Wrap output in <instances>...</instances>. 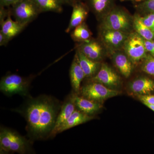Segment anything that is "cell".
<instances>
[{
	"mask_svg": "<svg viewBox=\"0 0 154 154\" xmlns=\"http://www.w3.org/2000/svg\"><path fill=\"white\" fill-rule=\"evenodd\" d=\"M120 92L108 88L101 83L89 82L81 87L79 95L96 102L102 103L105 100L119 95Z\"/></svg>",
	"mask_w": 154,
	"mask_h": 154,
	"instance_id": "8992f818",
	"label": "cell"
},
{
	"mask_svg": "<svg viewBox=\"0 0 154 154\" xmlns=\"http://www.w3.org/2000/svg\"><path fill=\"white\" fill-rule=\"evenodd\" d=\"M72 96L76 108L83 113L94 116L102 108V103L87 99L73 91Z\"/></svg>",
	"mask_w": 154,
	"mask_h": 154,
	"instance_id": "7c38bea8",
	"label": "cell"
},
{
	"mask_svg": "<svg viewBox=\"0 0 154 154\" xmlns=\"http://www.w3.org/2000/svg\"><path fill=\"white\" fill-rule=\"evenodd\" d=\"M60 1L63 5H69L72 6L75 3L81 2V0H60Z\"/></svg>",
	"mask_w": 154,
	"mask_h": 154,
	"instance_id": "1f68e13d",
	"label": "cell"
},
{
	"mask_svg": "<svg viewBox=\"0 0 154 154\" xmlns=\"http://www.w3.org/2000/svg\"><path fill=\"white\" fill-rule=\"evenodd\" d=\"M21 0H0V6L8 7L13 5Z\"/></svg>",
	"mask_w": 154,
	"mask_h": 154,
	"instance_id": "f546056e",
	"label": "cell"
},
{
	"mask_svg": "<svg viewBox=\"0 0 154 154\" xmlns=\"http://www.w3.org/2000/svg\"><path fill=\"white\" fill-rule=\"evenodd\" d=\"M77 49L91 60L100 62L104 55V45L101 41L91 38L77 45Z\"/></svg>",
	"mask_w": 154,
	"mask_h": 154,
	"instance_id": "30bf717a",
	"label": "cell"
},
{
	"mask_svg": "<svg viewBox=\"0 0 154 154\" xmlns=\"http://www.w3.org/2000/svg\"><path fill=\"white\" fill-rule=\"evenodd\" d=\"M62 103L49 95L31 96L20 107L12 110L25 118L26 130L30 140H44L49 138Z\"/></svg>",
	"mask_w": 154,
	"mask_h": 154,
	"instance_id": "6da1fadb",
	"label": "cell"
},
{
	"mask_svg": "<svg viewBox=\"0 0 154 154\" xmlns=\"http://www.w3.org/2000/svg\"><path fill=\"white\" fill-rule=\"evenodd\" d=\"M69 74L73 91L76 94H79L81 83L85 78V75L80 66L76 53L71 66Z\"/></svg>",
	"mask_w": 154,
	"mask_h": 154,
	"instance_id": "2e32d148",
	"label": "cell"
},
{
	"mask_svg": "<svg viewBox=\"0 0 154 154\" xmlns=\"http://www.w3.org/2000/svg\"><path fill=\"white\" fill-rule=\"evenodd\" d=\"M5 7L0 6V23L5 20L10 12V10L5 9Z\"/></svg>",
	"mask_w": 154,
	"mask_h": 154,
	"instance_id": "f1b7e54d",
	"label": "cell"
},
{
	"mask_svg": "<svg viewBox=\"0 0 154 154\" xmlns=\"http://www.w3.org/2000/svg\"><path fill=\"white\" fill-rule=\"evenodd\" d=\"M145 45L147 52L154 57V40H148L144 39Z\"/></svg>",
	"mask_w": 154,
	"mask_h": 154,
	"instance_id": "83f0119b",
	"label": "cell"
},
{
	"mask_svg": "<svg viewBox=\"0 0 154 154\" xmlns=\"http://www.w3.org/2000/svg\"><path fill=\"white\" fill-rule=\"evenodd\" d=\"M139 3L136 7L140 12L147 14L154 13V0H147Z\"/></svg>",
	"mask_w": 154,
	"mask_h": 154,
	"instance_id": "d4e9b609",
	"label": "cell"
},
{
	"mask_svg": "<svg viewBox=\"0 0 154 154\" xmlns=\"http://www.w3.org/2000/svg\"><path fill=\"white\" fill-rule=\"evenodd\" d=\"M133 28V17L124 9L113 7L102 17L100 29L118 30L130 33Z\"/></svg>",
	"mask_w": 154,
	"mask_h": 154,
	"instance_id": "3957f363",
	"label": "cell"
},
{
	"mask_svg": "<svg viewBox=\"0 0 154 154\" xmlns=\"http://www.w3.org/2000/svg\"><path fill=\"white\" fill-rule=\"evenodd\" d=\"M10 11L15 20L26 26L41 13L32 0H21L12 5Z\"/></svg>",
	"mask_w": 154,
	"mask_h": 154,
	"instance_id": "5b68a950",
	"label": "cell"
},
{
	"mask_svg": "<svg viewBox=\"0 0 154 154\" xmlns=\"http://www.w3.org/2000/svg\"><path fill=\"white\" fill-rule=\"evenodd\" d=\"M88 7L98 17H103L113 8L114 0H88Z\"/></svg>",
	"mask_w": 154,
	"mask_h": 154,
	"instance_id": "ffe728a7",
	"label": "cell"
},
{
	"mask_svg": "<svg viewBox=\"0 0 154 154\" xmlns=\"http://www.w3.org/2000/svg\"><path fill=\"white\" fill-rule=\"evenodd\" d=\"M136 0H121V2H124V1H135V2Z\"/></svg>",
	"mask_w": 154,
	"mask_h": 154,
	"instance_id": "e575fe53",
	"label": "cell"
},
{
	"mask_svg": "<svg viewBox=\"0 0 154 154\" xmlns=\"http://www.w3.org/2000/svg\"><path fill=\"white\" fill-rule=\"evenodd\" d=\"M147 1V0H136L135 2H143V1Z\"/></svg>",
	"mask_w": 154,
	"mask_h": 154,
	"instance_id": "836d02e7",
	"label": "cell"
},
{
	"mask_svg": "<svg viewBox=\"0 0 154 154\" xmlns=\"http://www.w3.org/2000/svg\"><path fill=\"white\" fill-rule=\"evenodd\" d=\"M90 82L101 83L109 88L118 87L120 79L115 71L105 63H102L99 71L94 76L88 79Z\"/></svg>",
	"mask_w": 154,
	"mask_h": 154,
	"instance_id": "9c48e42d",
	"label": "cell"
},
{
	"mask_svg": "<svg viewBox=\"0 0 154 154\" xmlns=\"http://www.w3.org/2000/svg\"><path fill=\"white\" fill-rule=\"evenodd\" d=\"M10 41L5 34L0 31V46H6Z\"/></svg>",
	"mask_w": 154,
	"mask_h": 154,
	"instance_id": "4dcf8cb0",
	"label": "cell"
},
{
	"mask_svg": "<svg viewBox=\"0 0 154 154\" xmlns=\"http://www.w3.org/2000/svg\"><path fill=\"white\" fill-rule=\"evenodd\" d=\"M138 98L144 104H149L150 105H154V95H139Z\"/></svg>",
	"mask_w": 154,
	"mask_h": 154,
	"instance_id": "4316f807",
	"label": "cell"
},
{
	"mask_svg": "<svg viewBox=\"0 0 154 154\" xmlns=\"http://www.w3.org/2000/svg\"><path fill=\"white\" fill-rule=\"evenodd\" d=\"M94 116L88 115L76 108L73 113H72L67 120L57 130L53 136L52 138L58 134L63 132L65 131L74 127L77 125L85 123L94 119Z\"/></svg>",
	"mask_w": 154,
	"mask_h": 154,
	"instance_id": "5bb4252c",
	"label": "cell"
},
{
	"mask_svg": "<svg viewBox=\"0 0 154 154\" xmlns=\"http://www.w3.org/2000/svg\"><path fill=\"white\" fill-rule=\"evenodd\" d=\"M11 16L10 10L8 15L5 20L0 23V31H2L10 40L21 33L26 27L25 25H22L16 20H13L11 18Z\"/></svg>",
	"mask_w": 154,
	"mask_h": 154,
	"instance_id": "ac0fdd59",
	"label": "cell"
},
{
	"mask_svg": "<svg viewBox=\"0 0 154 154\" xmlns=\"http://www.w3.org/2000/svg\"><path fill=\"white\" fill-rule=\"evenodd\" d=\"M133 28L145 40H154V32L144 24L140 15L136 14L133 17Z\"/></svg>",
	"mask_w": 154,
	"mask_h": 154,
	"instance_id": "7402d4cb",
	"label": "cell"
},
{
	"mask_svg": "<svg viewBox=\"0 0 154 154\" xmlns=\"http://www.w3.org/2000/svg\"><path fill=\"white\" fill-rule=\"evenodd\" d=\"M141 18L144 24L154 32V13L148 14Z\"/></svg>",
	"mask_w": 154,
	"mask_h": 154,
	"instance_id": "484cf974",
	"label": "cell"
},
{
	"mask_svg": "<svg viewBox=\"0 0 154 154\" xmlns=\"http://www.w3.org/2000/svg\"><path fill=\"white\" fill-rule=\"evenodd\" d=\"M71 37L74 41L81 43L91 39L92 33L85 22H84L72 30Z\"/></svg>",
	"mask_w": 154,
	"mask_h": 154,
	"instance_id": "603a6c76",
	"label": "cell"
},
{
	"mask_svg": "<svg viewBox=\"0 0 154 154\" xmlns=\"http://www.w3.org/2000/svg\"><path fill=\"white\" fill-rule=\"evenodd\" d=\"M129 33L118 30L101 29L100 41L110 50H119L123 48Z\"/></svg>",
	"mask_w": 154,
	"mask_h": 154,
	"instance_id": "ba28073f",
	"label": "cell"
},
{
	"mask_svg": "<svg viewBox=\"0 0 154 154\" xmlns=\"http://www.w3.org/2000/svg\"><path fill=\"white\" fill-rule=\"evenodd\" d=\"M33 77H24L16 74H10L3 77L0 82V91L6 96L21 95L28 98L29 88Z\"/></svg>",
	"mask_w": 154,
	"mask_h": 154,
	"instance_id": "277c9868",
	"label": "cell"
},
{
	"mask_svg": "<svg viewBox=\"0 0 154 154\" xmlns=\"http://www.w3.org/2000/svg\"><path fill=\"white\" fill-rule=\"evenodd\" d=\"M141 66L143 71L154 77V57L151 55L148 56L144 59Z\"/></svg>",
	"mask_w": 154,
	"mask_h": 154,
	"instance_id": "cb8c5ba5",
	"label": "cell"
},
{
	"mask_svg": "<svg viewBox=\"0 0 154 154\" xmlns=\"http://www.w3.org/2000/svg\"><path fill=\"white\" fill-rule=\"evenodd\" d=\"M72 7V12L70 20L65 30L67 33H69L77 26L85 22L89 14V8L88 5L82 2H78Z\"/></svg>",
	"mask_w": 154,
	"mask_h": 154,
	"instance_id": "8fae6325",
	"label": "cell"
},
{
	"mask_svg": "<svg viewBox=\"0 0 154 154\" xmlns=\"http://www.w3.org/2000/svg\"><path fill=\"white\" fill-rule=\"evenodd\" d=\"M32 141L22 136L16 131L1 127L0 152L1 154L17 152L21 154L33 153Z\"/></svg>",
	"mask_w": 154,
	"mask_h": 154,
	"instance_id": "7a4b0ae2",
	"label": "cell"
},
{
	"mask_svg": "<svg viewBox=\"0 0 154 154\" xmlns=\"http://www.w3.org/2000/svg\"><path fill=\"white\" fill-rule=\"evenodd\" d=\"M75 109L76 107L74 102L72 92L67 96L64 101L63 102L60 111L57 118L55 126L49 138H52L53 136L57 130L67 120Z\"/></svg>",
	"mask_w": 154,
	"mask_h": 154,
	"instance_id": "4fadbf2b",
	"label": "cell"
},
{
	"mask_svg": "<svg viewBox=\"0 0 154 154\" xmlns=\"http://www.w3.org/2000/svg\"><path fill=\"white\" fill-rule=\"evenodd\" d=\"M122 48L133 64L137 63L148 56L144 39L136 32L129 33Z\"/></svg>",
	"mask_w": 154,
	"mask_h": 154,
	"instance_id": "52a82bcc",
	"label": "cell"
},
{
	"mask_svg": "<svg viewBox=\"0 0 154 154\" xmlns=\"http://www.w3.org/2000/svg\"><path fill=\"white\" fill-rule=\"evenodd\" d=\"M112 59L116 67L125 78H128L132 71V62L125 53L119 50L113 51Z\"/></svg>",
	"mask_w": 154,
	"mask_h": 154,
	"instance_id": "e0dca14e",
	"label": "cell"
},
{
	"mask_svg": "<svg viewBox=\"0 0 154 154\" xmlns=\"http://www.w3.org/2000/svg\"><path fill=\"white\" fill-rule=\"evenodd\" d=\"M129 91L139 95H149L154 92V81L146 77H140L130 84Z\"/></svg>",
	"mask_w": 154,
	"mask_h": 154,
	"instance_id": "9a60e30c",
	"label": "cell"
},
{
	"mask_svg": "<svg viewBox=\"0 0 154 154\" xmlns=\"http://www.w3.org/2000/svg\"><path fill=\"white\" fill-rule=\"evenodd\" d=\"M80 66L85 75V78L89 79L94 76L99 71L101 66L100 62L91 60L76 49V52Z\"/></svg>",
	"mask_w": 154,
	"mask_h": 154,
	"instance_id": "d6986e66",
	"label": "cell"
},
{
	"mask_svg": "<svg viewBox=\"0 0 154 154\" xmlns=\"http://www.w3.org/2000/svg\"><path fill=\"white\" fill-rule=\"evenodd\" d=\"M144 105L148 107L149 109H150L151 110H152L154 112V105H149V104H144Z\"/></svg>",
	"mask_w": 154,
	"mask_h": 154,
	"instance_id": "d6a6232c",
	"label": "cell"
},
{
	"mask_svg": "<svg viewBox=\"0 0 154 154\" xmlns=\"http://www.w3.org/2000/svg\"><path fill=\"white\" fill-rule=\"evenodd\" d=\"M38 7L41 13L52 12H62L63 4L60 0H32Z\"/></svg>",
	"mask_w": 154,
	"mask_h": 154,
	"instance_id": "44dd1931",
	"label": "cell"
}]
</instances>
